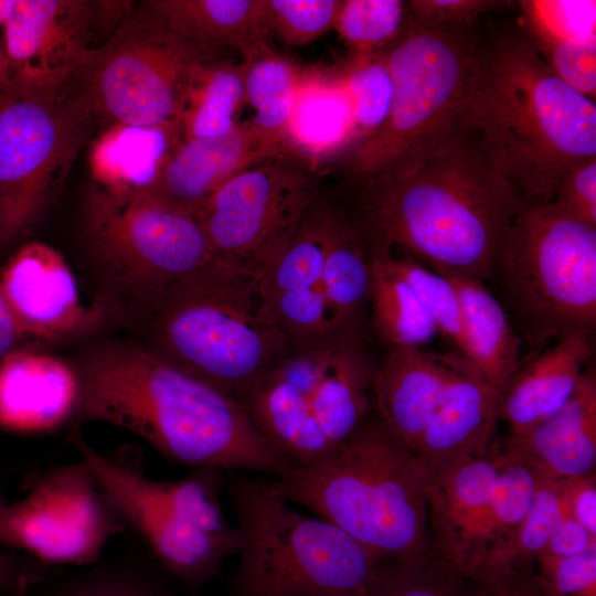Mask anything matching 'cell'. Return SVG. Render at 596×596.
Listing matches in <instances>:
<instances>
[{"label":"cell","mask_w":596,"mask_h":596,"mask_svg":"<svg viewBox=\"0 0 596 596\" xmlns=\"http://www.w3.org/2000/svg\"><path fill=\"white\" fill-rule=\"evenodd\" d=\"M349 213L366 249H404L429 269L493 279L523 200L467 124L438 152L356 184Z\"/></svg>","instance_id":"1"},{"label":"cell","mask_w":596,"mask_h":596,"mask_svg":"<svg viewBox=\"0 0 596 596\" xmlns=\"http://www.w3.org/2000/svg\"><path fill=\"white\" fill-rule=\"evenodd\" d=\"M73 366L76 425L99 421L119 426L192 469L248 470L278 479L297 468L257 429L237 398L149 345L105 342Z\"/></svg>","instance_id":"2"},{"label":"cell","mask_w":596,"mask_h":596,"mask_svg":"<svg viewBox=\"0 0 596 596\" xmlns=\"http://www.w3.org/2000/svg\"><path fill=\"white\" fill-rule=\"evenodd\" d=\"M523 202L551 201L572 168L596 158V105L546 65L518 22L480 30L464 119Z\"/></svg>","instance_id":"3"},{"label":"cell","mask_w":596,"mask_h":596,"mask_svg":"<svg viewBox=\"0 0 596 596\" xmlns=\"http://www.w3.org/2000/svg\"><path fill=\"white\" fill-rule=\"evenodd\" d=\"M430 471L373 409L323 459L275 479L288 502L315 511L382 561L434 557L428 526Z\"/></svg>","instance_id":"4"},{"label":"cell","mask_w":596,"mask_h":596,"mask_svg":"<svg viewBox=\"0 0 596 596\" xmlns=\"http://www.w3.org/2000/svg\"><path fill=\"white\" fill-rule=\"evenodd\" d=\"M146 310L151 349L238 401L291 353L264 277L216 259Z\"/></svg>","instance_id":"5"},{"label":"cell","mask_w":596,"mask_h":596,"mask_svg":"<svg viewBox=\"0 0 596 596\" xmlns=\"http://www.w3.org/2000/svg\"><path fill=\"white\" fill-rule=\"evenodd\" d=\"M480 29L457 30L406 13L381 50L392 79L383 125L347 156L355 184L411 170L444 148L461 128L477 65Z\"/></svg>","instance_id":"6"},{"label":"cell","mask_w":596,"mask_h":596,"mask_svg":"<svg viewBox=\"0 0 596 596\" xmlns=\"http://www.w3.org/2000/svg\"><path fill=\"white\" fill-rule=\"evenodd\" d=\"M68 440L166 578L195 590L219 574L225 558L237 554L240 533L225 518L220 499L224 470L202 467L179 480H152L135 453L100 454L83 438L79 425L73 426Z\"/></svg>","instance_id":"7"},{"label":"cell","mask_w":596,"mask_h":596,"mask_svg":"<svg viewBox=\"0 0 596 596\" xmlns=\"http://www.w3.org/2000/svg\"><path fill=\"white\" fill-rule=\"evenodd\" d=\"M240 533L228 596H353L382 560L331 522L291 508L275 479L234 476Z\"/></svg>","instance_id":"8"},{"label":"cell","mask_w":596,"mask_h":596,"mask_svg":"<svg viewBox=\"0 0 596 596\" xmlns=\"http://www.w3.org/2000/svg\"><path fill=\"white\" fill-rule=\"evenodd\" d=\"M517 332L533 348L596 327V227L551 201L523 202L496 277Z\"/></svg>","instance_id":"9"},{"label":"cell","mask_w":596,"mask_h":596,"mask_svg":"<svg viewBox=\"0 0 596 596\" xmlns=\"http://www.w3.org/2000/svg\"><path fill=\"white\" fill-rule=\"evenodd\" d=\"M214 58L138 6L87 52L68 81L78 84L70 94L108 126L178 125L195 75Z\"/></svg>","instance_id":"10"},{"label":"cell","mask_w":596,"mask_h":596,"mask_svg":"<svg viewBox=\"0 0 596 596\" xmlns=\"http://www.w3.org/2000/svg\"><path fill=\"white\" fill-rule=\"evenodd\" d=\"M86 234L104 275L145 309L214 260L196 216L148 192L114 195L95 189Z\"/></svg>","instance_id":"11"},{"label":"cell","mask_w":596,"mask_h":596,"mask_svg":"<svg viewBox=\"0 0 596 596\" xmlns=\"http://www.w3.org/2000/svg\"><path fill=\"white\" fill-rule=\"evenodd\" d=\"M94 116L75 96L0 89V243L24 233L56 192Z\"/></svg>","instance_id":"12"},{"label":"cell","mask_w":596,"mask_h":596,"mask_svg":"<svg viewBox=\"0 0 596 596\" xmlns=\"http://www.w3.org/2000/svg\"><path fill=\"white\" fill-rule=\"evenodd\" d=\"M321 174L289 153L223 184L196 213L214 259L265 277L320 198Z\"/></svg>","instance_id":"13"},{"label":"cell","mask_w":596,"mask_h":596,"mask_svg":"<svg viewBox=\"0 0 596 596\" xmlns=\"http://www.w3.org/2000/svg\"><path fill=\"white\" fill-rule=\"evenodd\" d=\"M126 525L79 459L39 475L26 496L0 511V543L46 566H89Z\"/></svg>","instance_id":"14"},{"label":"cell","mask_w":596,"mask_h":596,"mask_svg":"<svg viewBox=\"0 0 596 596\" xmlns=\"http://www.w3.org/2000/svg\"><path fill=\"white\" fill-rule=\"evenodd\" d=\"M97 2L14 0L6 28L10 91L57 94L83 64Z\"/></svg>","instance_id":"15"},{"label":"cell","mask_w":596,"mask_h":596,"mask_svg":"<svg viewBox=\"0 0 596 596\" xmlns=\"http://www.w3.org/2000/svg\"><path fill=\"white\" fill-rule=\"evenodd\" d=\"M0 291L25 339L57 342L94 332L103 307H85L63 255L42 242L22 245L0 270Z\"/></svg>","instance_id":"16"},{"label":"cell","mask_w":596,"mask_h":596,"mask_svg":"<svg viewBox=\"0 0 596 596\" xmlns=\"http://www.w3.org/2000/svg\"><path fill=\"white\" fill-rule=\"evenodd\" d=\"M289 153L295 152L284 137L251 118L222 136L181 140L146 192L196 215L233 177Z\"/></svg>","instance_id":"17"},{"label":"cell","mask_w":596,"mask_h":596,"mask_svg":"<svg viewBox=\"0 0 596 596\" xmlns=\"http://www.w3.org/2000/svg\"><path fill=\"white\" fill-rule=\"evenodd\" d=\"M332 205L317 200L264 277L269 306L291 351L333 341L328 336L322 289Z\"/></svg>","instance_id":"18"},{"label":"cell","mask_w":596,"mask_h":596,"mask_svg":"<svg viewBox=\"0 0 596 596\" xmlns=\"http://www.w3.org/2000/svg\"><path fill=\"white\" fill-rule=\"evenodd\" d=\"M498 402L499 392L454 352L450 379L415 447L430 473L490 451Z\"/></svg>","instance_id":"19"},{"label":"cell","mask_w":596,"mask_h":596,"mask_svg":"<svg viewBox=\"0 0 596 596\" xmlns=\"http://www.w3.org/2000/svg\"><path fill=\"white\" fill-rule=\"evenodd\" d=\"M503 462L501 449L430 473L428 526L434 557L467 575L468 552ZM468 576V575H467Z\"/></svg>","instance_id":"20"},{"label":"cell","mask_w":596,"mask_h":596,"mask_svg":"<svg viewBox=\"0 0 596 596\" xmlns=\"http://www.w3.org/2000/svg\"><path fill=\"white\" fill-rule=\"evenodd\" d=\"M75 369L44 352L20 348L0 362V427L50 433L75 419Z\"/></svg>","instance_id":"21"},{"label":"cell","mask_w":596,"mask_h":596,"mask_svg":"<svg viewBox=\"0 0 596 596\" xmlns=\"http://www.w3.org/2000/svg\"><path fill=\"white\" fill-rule=\"evenodd\" d=\"M453 370V353L422 348L387 349L376 363L374 411L383 424L415 451L434 414Z\"/></svg>","instance_id":"22"},{"label":"cell","mask_w":596,"mask_h":596,"mask_svg":"<svg viewBox=\"0 0 596 596\" xmlns=\"http://www.w3.org/2000/svg\"><path fill=\"white\" fill-rule=\"evenodd\" d=\"M518 24L551 71L595 102L596 1H518Z\"/></svg>","instance_id":"23"},{"label":"cell","mask_w":596,"mask_h":596,"mask_svg":"<svg viewBox=\"0 0 596 596\" xmlns=\"http://www.w3.org/2000/svg\"><path fill=\"white\" fill-rule=\"evenodd\" d=\"M504 446L522 457L538 473L572 479L595 473L596 374L589 366L565 403L553 416Z\"/></svg>","instance_id":"24"},{"label":"cell","mask_w":596,"mask_h":596,"mask_svg":"<svg viewBox=\"0 0 596 596\" xmlns=\"http://www.w3.org/2000/svg\"><path fill=\"white\" fill-rule=\"evenodd\" d=\"M592 352V336L576 333L555 341L520 366L499 394L498 418L508 425L510 436L525 434L565 405Z\"/></svg>","instance_id":"25"},{"label":"cell","mask_w":596,"mask_h":596,"mask_svg":"<svg viewBox=\"0 0 596 596\" xmlns=\"http://www.w3.org/2000/svg\"><path fill=\"white\" fill-rule=\"evenodd\" d=\"M139 8L204 51L236 50L242 62L269 45L265 0H149Z\"/></svg>","instance_id":"26"},{"label":"cell","mask_w":596,"mask_h":596,"mask_svg":"<svg viewBox=\"0 0 596 596\" xmlns=\"http://www.w3.org/2000/svg\"><path fill=\"white\" fill-rule=\"evenodd\" d=\"M290 149L317 163L358 145L353 109L340 70H308L285 131Z\"/></svg>","instance_id":"27"},{"label":"cell","mask_w":596,"mask_h":596,"mask_svg":"<svg viewBox=\"0 0 596 596\" xmlns=\"http://www.w3.org/2000/svg\"><path fill=\"white\" fill-rule=\"evenodd\" d=\"M370 286L366 246L349 212L332 205L322 273L330 340L342 341L363 334Z\"/></svg>","instance_id":"28"},{"label":"cell","mask_w":596,"mask_h":596,"mask_svg":"<svg viewBox=\"0 0 596 596\" xmlns=\"http://www.w3.org/2000/svg\"><path fill=\"white\" fill-rule=\"evenodd\" d=\"M454 285L461 306L465 355L499 392L520 369L521 338L503 305L485 281L466 275L437 272Z\"/></svg>","instance_id":"29"},{"label":"cell","mask_w":596,"mask_h":596,"mask_svg":"<svg viewBox=\"0 0 596 596\" xmlns=\"http://www.w3.org/2000/svg\"><path fill=\"white\" fill-rule=\"evenodd\" d=\"M240 402L265 438L297 467L317 464L333 449L310 398L275 374L260 380Z\"/></svg>","instance_id":"30"},{"label":"cell","mask_w":596,"mask_h":596,"mask_svg":"<svg viewBox=\"0 0 596 596\" xmlns=\"http://www.w3.org/2000/svg\"><path fill=\"white\" fill-rule=\"evenodd\" d=\"M180 141L178 125L109 126L91 153L98 189L114 195L146 192Z\"/></svg>","instance_id":"31"},{"label":"cell","mask_w":596,"mask_h":596,"mask_svg":"<svg viewBox=\"0 0 596 596\" xmlns=\"http://www.w3.org/2000/svg\"><path fill=\"white\" fill-rule=\"evenodd\" d=\"M375 366L363 336L351 338L339 345L311 396L316 419L333 448L348 440L373 411Z\"/></svg>","instance_id":"32"},{"label":"cell","mask_w":596,"mask_h":596,"mask_svg":"<svg viewBox=\"0 0 596 596\" xmlns=\"http://www.w3.org/2000/svg\"><path fill=\"white\" fill-rule=\"evenodd\" d=\"M166 581L149 552L138 549L75 572L52 567L25 596H166Z\"/></svg>","instance_id":"33"},{"label":"cell","mask_w":596,"mask_h":596,"mask_svg":"<svg viewBox=\"0 0 596 596\" xmlns=\"http://www.w3.org/2000/svg\"><path fill=\"white\" fill-rule=\"evenodd\" d=\"M371 286L370 319L389 349L422 348L438 328L416 292L387 263L385 252L368 251Z\"/></svg>","instance_id":"34"},{"label":"cell","mask_w":596,"mask_h":596,"mask_svg":"<svg viewBox=\"0 0 596 596\" xmlns=\"http://www.w3.org/2000/svg\"><path fill=\"white\" fill-rule=\"evenodd\" d=\"M501 450L503 462L499 477L469 545L467 575L470 578L518 531L536 488V471L504 445Z\"/></svg>","instance_id":"35"},{"label":"cell","mask_w":596,"mask_h":596,"mask_svg":"<svg viewBox=\"0 0 596 596\" xmlns=\"http://www.w3.org/2000/svg\"><path fill=\"white\" fill-rule=\"evenodd\" d=\"M246 103L245 66L214 58L195 75L178 127L181 140L212 138L232 130Z\"/></svg>","instance_id":"36"},{"label":"cell","mask_w":596,"mask_h":596,"mask_svg":"<svg viewBox=\"0 0 596 596\" xmlns=\"http://www.w3.org/2000/svg\"><path fill=\"white\" fill-rule=\"evenodd\" d=\"M566 514L563 479L538 473L532 504L522 524L500 550L482 563L471 578L533 566L543 555L555 526Z\"/></svg>","instance_id":"37"},{"label":"cell","mask_w":596,"mask_h":596,"mask_svg":"<svg viewBox=\"0 0 596 596\" xmlns=\"http://www.w3.org/2000/svg\"><path fill=\"white\" fill-rule=\"evenodd\" d=\"M242 63L245 66L246 103L256 111L253 121L285 138L304 70L277 53L270 44Z\"/></svg>","instance_id":"38"},{"label":"cell","mask_w":596,"mask_h":596,"mask_svg":"<svg viewBox=\"0 0 596 596\" xmlns=\"http://www.w3.org/2000/svg\"><path fill=\"white\" fill-rule=\"evenodd\" d=\"M475 582L438 561H382L353 596H471Z\"/></svg>","instance_id":"39"},{"label":"cell","mask_w":596,"mask_h":596,"mask_svg":"<svg viewBox=\"0 0 596 596\" xmlns=\"http://www.w3.org/2000/svg\"><path fill=\"white\" fill-rule=\"evenodd\" d=\"M406 17V1L342 0L333 28L354 55L379 52L400 34Z\"/></svg>","instance_id":"40"},{"label":"cell","mask_w":596,"mask_h":596,"mask_svg":"<svg viewBox=\"0 0 596 596\" xmlns=\"http://www.w3.org/2000/svg\"><path fill=\"white\" fill-rule=\"evenodd\" d=\"M353 109L360 143L385 121L392 99V79L381 51L354 55L341 70Z\"/></svg>","instance_id":"41"},{"label":"cell","mask_w":596,"mask_h":596,"mask_svg":"<svg viewBox=\"0 0 596 596\" xmlns=\"http://www.w3.org/2000/svg\"><path fill=\"white\" fill-rule=\"evenodd\" d=\"M371 251V249H370ZM381 251V249H376ZM390 266L412 287L434 319L439 334L464 353L461 306L451 281L411 256L396 257L384 251Z\"/></svg>","instance_id":"42"},{"label":"cell","mask_w":596,"mask_h":596,"mask_svg":"<svg viewBox=\"0 0 596 596\" xmlns=\"http://www.w3.org/2000/svg\"><path fill=\"white\" fill-rule=\"evenodd\" d=\"M341 0H265L270 33L285 44L307 45L334 25Z\"/></svg>","instance_id":"43"},{"label":"cell","mask_w":596,"mask_h":596,"mask_svg":"<svg viewBox=\"0 0 596 596\" xmlns=\"http://www.w3.org/2000/svg\"><path fill=\"white\" fill-rule=\"evenodd\" d=\"M534 574L550 596H596V547L575 556H541Z\"/></svg>","instance_id":"44"},{"label":"cell","mask_w":596,"mask_h":596,"mask_svg":"<svg viewBox=\"0 0 596 596\" xmlns=\"http://www.w3.org/2000/svg\"><path fill=\"white\" fill-rule=\"evenodd\" d=\"M511 3L502 0H411L406 1V13L443 28L476 30L481 17L505 9Z\"/></svg>","instance_id":"45"},{"label":"cell","mask_w":596,"mask_h":596,"mask_svg":"<svg viewBox=\"0 0 596 596\" xmlns=\"http://www.w3.org/2000/svg\"><path fill=\"white\" fill-rule=\"evenodd\" d=\"M551 202L572 217L596 227V158L572 168Z\"/></svg>","instance_id":"46"},{"label":"cell","mask_w":596,"mask_h":596,"mask_svg":"<svg viewBox=\"0 0 596 596\" xmlns=\"http://www.w3.org/2000/svg\"><path fill=\"white\" fill-rule=\"evenodd\" d=\"M344 341L347 340L331 341L305 350L291 351L272 373L296 386L311 398L327 373L336 351Z\"/></svg>","instance_id":"47"},{"label":"cell","mask_w":596,"mask_h":596,"mask_svg":"<svg viewBox=\"0 0 596 596\" xmlns=\"http://www.w3.org/2000/svg\"><path fill=\"white\" fill-rule=\"evenodd\" d=\"M472 579L471 596H550L539 583L533 566Z\"/></svg>","instance_id":"48"},{"label":"cell","mask_w":596,"mask_h":596,"mask_svg":"<svg viewBox=\"0 0 596 596\" xmlns=\"http://www.w3.org/2000/svg\"><path fill=\"white\" fill-rule=\"evenodd\" d=\"M567 514L596 535V475L563 479Z\"/></svg>","instance_id":"49"},{"label":"cell","mask_w":596,"mask_h":596,"mask_svg":"<svg viewBox=\"0 0 596 596\" xmlns=\"http://www.w3.org/2000/svg\"><path fill=\"white\" fill-rule=\"evenodd\" d=\"M593 547H596V535L566 514L552 532L543 555L575 556Z\"/></svg>","instance_id":"50"},{"label":"cell","mask_w":596,"mask_h":596,"mask_svg":"<svg viewBox=\"0 0 596 596\" xmlns=\"http://www.w3.org/2000/svg\"><path fill=\"white\" fill-rule=\"evenodd\" d=\"M52 567L33 557L20 558L0 552V595L31 586Z\"/></svg>","instance_id":"51"},{"label":"cell","mask_w":596,"mask_h":596,"mask_svg":"<svg viewBox=\"0 0 596 596\" xmlns=\"http://www.w3.org/2000/svg\"><path fill=\"white\" fill-rule=\"evenodd\" d=\"M24 338L20 333L11 311L0 291V362L20 349Z\"/></svg>","instance_id":"52"},{"label":"cell","mask_w":596,"mask_h":596,"mask_svg":"<svg viewBox=\"0 0 596 596\" xmlns=\"http://www.w3.org/2000/svg\"><path fill=\"white\" fill-rule=\"evenodd\" d=\"M14 0H0V89L10 91L6 60V28Z\"/></svg>","instance_id":"53"},{"label":"cell","mask_w":596,"mask_h":596,"mask_svg":"<svg viewBox=\"0 0 596 596\" xmlns=\"http://www.w3.org/2000/svg\"><path fill=\"white\" fill-rule=\"evenodd\" d=\"M26 592H28V588H21V589L13 590V592L0 595V596H25Z\"/></svg>","instance_id":"54"},{"label":"cell","mask_w":596,"mask_h":596,"mask_svg":"<svg viewBox=\"0 0 596 596\" xmlns=\"http://www.w3.org/2000/svg\"><path fill=\"white\" fill-rule=\"evenodd\" d=\"M6 504H7V502L4 501L3 497L1 496V491H0V511L4 508Z\"/></svg>","instance_id":"55"}]
</instances>
